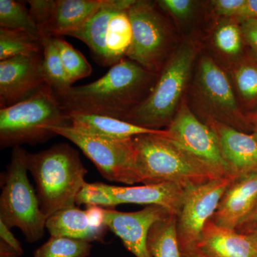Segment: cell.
<instances>
[{"label": "cell", "mask_w": 257, "mask_h": 257, "mask_svg": "<svg viewBox=\"0 0 257 257\" xmlns=\"http://www.w3.org/2000/svg\"><path fill=\"white\" fill-rule=\"evenodd\" d=\"M157 74L124 58L101 78L84 85L72 87L59 96L67 112L87 113L124 120L147 97Z\"/></svg>", "instance_id": "cell-1"}, {"label": "cell", "mask_w": 257, "mask_h": 257, "mask_svg": "<svg viewBox=\"0 0 257 257\" xmlns=\"http://www.w3.org/2000/svg\"><path fill=\"white\" fill-rule=\"evenodd\" d=\"M28 164L47 219L57 211L75 206L77 194L87 183L84 178L87 173L75 149L65 143L53 145L29 153Z\"/></svg>", "instance_id": "cell-2"}, {"label": "cell", "mask_w": 257, "mask_h": 257, "mask_svg": "<svg viewBox=\"0 0 257 257\" xmlns=\"http://www.w3.org/2000/svg\"><path fill=\"white\" fill-rule=\"evenodd\" d=\"M166 134L165 130L162 135L146 134L133 138L138 182H170L189 188L219 178L207 166L164 138Z\"/></svg>", "instance_id": "cell-3"}, {"label": "cell", "mask_w": 257, "mask_h": 257, "mask_svg": "<svg viewBox=\"0 0 257 257\" xmlns=\"http://www.w3.org/2000/svg\"><path fill=\"white\" fill-rule=\"evenodd\" d=\"M67 126H71L68 112L46 84L28 99L0 109V147L45 143L57 136L52 128Z\"/></svg>", "instance_id": "cell-4"}, {"label": "cell", "mask_w": 257, "mask_h": 257, "mask_svg": "<svg viewBox=\"0 0 257 257\" xmlns=\"http://www.w3.org/2000/svg\"><path fill=\"white\" fill-rule=\"evenodd\" d=\"M197 53L192 42L181 44L169 57L146 99L124 121L151 130L168 126L180 106Z\"/></svg>", "instance_id": "cell-5"}, {"label": "cell", "mask_w": 257, "mask_h": 257, "mask_svg": "<svg viewBox=\"0 0 257 257\" xmlns=\"http://www.w3.org/2000/svg\"><path fill=\"white\" fill-rule=\"evenodd\" d=\"M28 154L23 147L13 148L11 162L2 175L0 221L10 229L19 228L25 239L34 243L45 234L47 218L29 180Z\"/></svg>", "instance_id": "cell-6"}, {"label": "cell", "mask_w": 257, "mask_h": 257, "mask_svg": "<svg viewBox=\"0 0 257 257\" xmlns=\"http://www.w3.org/2000/svg\"><path fill=\"white\" fill-rule=\"evenodd\" d=\"M133 40L126 58L154 74L160 73L172 42L168 22L150 1H136L128 8Z\"/></svg>", "instance_id": "cell-7"}, {"label": "cell", "mask_w": 257, "mask_h": 257, "mask_svg": "<svg viewBox=\"0 0 257 257\" xmlns=\"http://www.w3.org/2000/svg\"><path fill=\"white\" fill-rule=\"evenodd\" d=\"M52 130L77 145L107 180L128 185L138 183L133 138L119 140L94 136L80 133L70 126Z\"/></svg>", "instance_id": "cell-8"}, {"label": "cell", "mask_w": 257, "mask_h": 257, "mask_svg": "<svg viewBox=\"0 0 257 257\" xmlns=\"http://www.w3.org/2000/svg\"><path fill=\"white\" fill-rule=\"evenodd\" d=\"M195 91L207 120H215L244 133L253 128L248 116L240 111L227 76L209 56L199 60Z\"/></svg>", "instance_id": "cell-9"}, {"label": "cell", "mask_w": 257, "mask_h": 257, "mask_svg": "<svg viewBox=\"0 0 257 257\" xmlns=\"http://www.w3.org/2000/svg\"><path fill=\"white\" fill-rule=\"evenodd\" d=\"M165 130L167 135L164 138L207 166L218 177L234 178L221 155L215 134L209 125L198 119L186 101L181 103Z\"/></svg>", "instance_id": "cell-10"}, {"label": "cell", "mask_w": 257, "mask_h": 257, "mask_svg": "<svg viewBox=\"0 0 257 257\" xmlns=\"http://www.w3.org/2000/svg\"><path fill=\"white\" fill-rule=\"evenodd\" d=\"M235 178L224 177L189 187L177 216L180 250L195 247L206 223L217 209L221 197Z\"/></svg>", "instance_id": "cell-11"}, {"label": "cell", "mask_w": 257, "mask_h": 257, "mask_svg": "<svg viewBox=\"0 0 257 257\" xmlns=\"http://www.w3.org/2000/svg\"><path fill=\"white\" fill-rule=\"evenodd\" d=\"M106 0H30V13L41 35L69 36L82 26Z\"/></svg>", "instance_id": "cell-12"}, {"label": "cell", "mask_w": 257, "mask_h": 257, "mask_svg": "<svg viewBox=\"0 0 257 257\" xmlns=\"http://www.w3.org/2000/svg\"><path fill=\"white\" fill-rule=\"evenodd\" d=\"M46 84L42 52L0 61L1 109L28 99Z\"/></svg>", "instance_id": "cell-13"}, {"label": "cell", "mask_w": 257, "mask_h": 257, "mask_svg": "<svg viewBox=\"0 0 257 257\" xmlns=\"http://www.w3.org/2000/svg\"><path fill=\"white\" fill-rule=\"evenodd\" d=\"M103 214L106 227L119 237L125 247L136 257H152L147 246L150 230L157 221L172 214L158 205H148L134 212L103 209Z\"/></svg>", "instance_id": "cell-14"}, {"label": "cell", "mask_w": 257, "mask_h": 257, "mask_svg": "<svg viewBox=\"0 0 257 257\" xmlns=\"http://www.w3.org/2000/svg\"><path fill=\"white\" fill-rule=\"evenodd\" d=\"M234 178L257 172V132L246 133L215 120H206Z\"/></svg>", "instance_id": "cell-15"}, {"label": "cell", "mask_w": 257, "mask_h": 257, "mask_svg": "<svg viewBox=\"0 0 257 257\" xmlns=\"http://www.w3.org/2000/svg\"><path fill=\"white\" fill-rule=\"evenodd\" d=\"M96 184L99 188L111 195L118 205H158L175 216L178 215L188 189L181 184L170 182L144 184L138 187H116L100 182Z\"/></svg>", "instance_id": "cell-16"}, {"label": "cell", "mask_w": 257, "mask_h": 257, "mask_svg": "<svg viewBox=\"0 0 257 257\" xmlns=\"http://www.w3.org/2000/svg\"><path fill=\"white\" fill-rule=\"evenodd\" d=\"M257 205V172L234 179L226 188L211 220L214 224L236 230Z\"/></svg>", "instance_id": "cell-17"}, {"label": "cell", "mask_w": 257, "mask_h": 257, "mask_svg": "<svg viewBox=\"0 0 257 257\" xmlns=\"http://www.w3.org/2000/svg\"><path fill=\"white\" fill-rule=\"evenodd\" d=\"M195 247L207 257H257V250L247 234L206 223Z\"/></svg>", "instance_id": "cell-18"}, {"label": "cell", "mask_w": 257, "mask_h": 257, "mask_svg": "<svg viewBox=\"0 0 257 257\" xmlns=\"http://www.w3.org/2000/svg\"><path fill=\"white\" fill-rule=\"evenodd\" d=\"M135 0H106L105 3L81 28L69 36L78 39L90 50L93 59L106 67V35L112 15L117 10L128 9Z\"/></svg>", "instance_id": "cell-19"}, {"label": "cell", "mask_w": 257, "mask_h": 257, "mask_svg": "<svg viewBox=\"0 0 257 257\" xmlns=\"http://www.w3.org/2000/svg\"><path fill=\"white\" fill-rule=\"evenodd\" d=\"M68 114L71 127L80 133L94 136L126 140L146 134L162 135L165 133V130H151L111 116L75 111Z\"/></svg>", "instance_id": "cell-20"}, {"label": "cell", "mask_w": 257, "mask_h": 257, "mask_svg": "<svg viewBox=\"0 0 257 257\" xmlns=\"http://www.w3.org/2000/svg\"><path fill=\"white\" fill-rule=\"evenodd\" d=\"M46 229L51 236H63L90 243L102 241L108 228L96 226L87 210H81L74 206L57 211L47 218Z\"/></svg>", "instance_id": "cell-21"}, {"label": "cell", "mask_w": 257, "mask_h": 257, "mask_svg": "<svg viewBox=\"0 0 257 257\" xmlns=\"http://www.w3.org/2000/svg\"><path fill=\"white\" fill-rule=\"evenodd\" d=\"M128 10H117L109 21L106 35V67L126 58L131 45L133 29Z\"/></svg>", "instance_id": "cell-22"}, {"label": "cell", "mask_w": 257, "mask_h": 257, "mask_svg": "<svg viewBox=\"0 0 257 257\" xmlns=\"http://www.w3.org/2000/svg\"><path fill=\"white\" fill-rule=\"evenodd\" d=\"M147 246L152 257H182L177 232V216L157 221L149 232Z\"/></svg>", "instance_id": "cell-23"}, {"label": "cell", "mask_w": 257, "mask_h": 257, "mask_svg": "<svg viewBox=\"0 0 257 257\" xmlns=\"http://www.w3.org/2000/svg\"><path fill=\"white\" fill-rule=\"evenodd\" d=\"M40 41L42 47V68L45 80L47 85L55 91L59 97L65 94L72 86L64 70L53 37L41 35Z\"/></svg>", "instance_id": "cell-24"}, {"label": "cell", "mask_w": 257, "mask_h": 257, "mask_svg": "<svg viewBox=\"0 0 257 257\" xmlns=\"http://www.w3.org/2000/svg\"><path fill=\"white\" fill-rule=\"evenodd\" d=\"M26 2L0 0V28L28 32L40 38V32Z\"/></svg>", "instance_id": "cell-25"}, {"label": "cell", "mask_w": 257, "mask_h": 257, "mask_svg": "<svg viewBox=\"0 0 257 257\" xmlns=\"http://www.w3.org/2000/svg\"><path fill=\"white\" fill-rule=\"evenodd\" d=\"M41 52L40 38L28 32L0 28V61Z\"/></svg>", "instance_id": "cell-26"}, {"label": "cell", "mask_w": 257, "mask_h": 257, "mask_svg": "<svg viewBox=\"0 0 257 257\" xmlns=\"http://www.w3.org/2000/svg\"><path fill=\"white\" fill-rule=\"evenodd\" d=\"M70 84L85 78L92 72V66L84 56L61 37H53Z\"/></svg>", "instance_id": "cell-27"}, {"label": "cell", "mask_w": 257, "mask_h": 257, "mask_svg": "<svg viewBox=\"0 0 257 257\" xmlns=\"http://www.w3.org/2000/svg\"><path fill=\"white\" fill-rule=\"evenodd\" d=\"M92 245L82 240L51 236L35 252V257H87Z\"/></svg>", "instance_id": "cell-28"}, {"label": "cell", "mask_w": 257, "mask_h": 257, "mask_svg": "<svg viewBox=\"0 0 257 257\" xmlns=\"http://www.w3.org/2000/svg\"><path fill=\"white\" fill-rule=\"evenodd\" d=\"M236 89L246 102L257 101V64L242 61L233 70Z\"/></svg>", "instance_id": "cell-29"}, {"label": "cell", "mask_w": 257, "mask_h": 257, "mask_svg": "<svg viewBox=\"0 0 257 257\" xmlns=\"http://www.w3.org/2000/svg\"><path fill=\"white\" fill-rule=\"evenodd\" d=\"M241 27L234 23L223 24L216 30L214 42L222 53L229 56L239 55L242 47Z\"/></svg>", "instance_id": "cell-30"}, {"label": "cell", "mask_w": 257, "mask_h": 257, "mask_svg": "<svg viewBox=\"0 0 257 257\" xmlns=\"http://www.w3.org/2000/svg\"><path fill=\"white\" fill-rule=\"evenodd\" d=\"M76 204H86L88 207H98L104 209H114L117 203L111 195L99 188L96 183H86L79 191Z\"/></svg>", "instance_id": "cell-31"}, {"label": "cell", "mask_w": 257, "mask_h": 257, "mask_svg": "<svg viewBox=\"0 0 257 257\" xmlns=\"http://www.w3.org/2000/svg\"><path fill=\"white\" fill-rule=\"evenodd\" d=\"M157 3L162 9L181 20L188 19L194 9V3L191 0H162Z\"/></svg>", "instance_id": "cell-32"}, {"label": "cell", "mask_w": 257, "mask_h": 257, "mask_svg": "<svg viewBox=\"0 0 257 257\" xmlns=\"http://www.w3.org/2000/svg\"><path fill=\"white\" fill-rule=\"evenodd\" d=\"M246 0H214L211 6L216 14L226 18H236Z\"/></svg>", "instance_id": "cell-33"}, {"label": "cell", "mask_w": 257, "mask_h": 257, "mask_svg": "<svg viewBox=\"0 0 257 257\" xmlns=\"http://www.w3.org/2000/svg\"><path fill=\"white\" fill-rule=\"evenodd\" d=\"M241 29L243 37L252 48L257 57V19L243 22Z\"/></svg>", "instance_id": "cell-34"}, {"label": "cell", "mask_w": 257, "mask_h": 257, "mask_svg": "<svg viewBox=\"0 0 257 257\" xmlns=\"http://www.w3.org/2000/svg\"><path fill=\"white\" fill-rule=\"evenodd\" d=\"M0 239L10 245L18 253L20 256L23 254V249L21 243L10 231V228L2 221H0Z\"/></svg>", "instance_id": "cell-35"}, {"label": "cell", "mask_w": 257, "mask_h": 257, "mask_svg": "<svg viewBox=\"0 0 257 257\" xmlns=\"http://www.w3.org/2000/svg\"><path fill=\"white\" fill-rule=\"evenodd\" d=\"M234 19L242 23L246 20L257 19V0H246L239 14Z\"/></svg>", "instance_id": "cell-36"}, {"label": "cell", "mask_w": 257, "mask_h": 257, "mask_svg": "<svg viewBox=\"0 0 257 257\" xmlns=\"http://www.w3.org/2000/svg\"><path fill=\"white\" fill-rule=\"evenodd\" d=\"M257 229V205L247 219L236 231L241 234H249Z\"/></svg>", "instance_id": "cell-37"}, {"label": "cell", "mask_w": 257, "mask_h": 257, "mask_svg": "<svg viewBox=\"0 0 257 257\" xmlns=\"http://www.w3.org/2000/svg\"><path fill=\"white\" fill-rule=\"evenodd\" d=\"M18 256H20V255L15 251L14 248L3 240L0 239V257Z\"/></svg>", "instance_id": "cell-38"}, {"label": "cell", "mask_w": 257, "mask_h": 257, "mask_svg": "<svg viewBox=\"0 0 257 257\" xmlns=\"http://www.w3.org/2000/svg\"><path fill=\"white\" fill-rule=\"evenodd\" d=\"M182 257H207L202 254L196 247H190L180 250Z\"/></svg>", "instance_id": "cell-39"}, {"label": "cell", "mask_w": 257, "mask_h": 257, "mask_svg": "<svg viewBox=\"0 0 257 257\" xmlns=\"http://www.w3.org/2000/svg\"><path fill=\"white\" fill-rule=\"evenodd\" d=\"M246 234L248 235V237H249V239L252 241L253 244L254 245L255 248H256L257 250V229L251 231L249 234Z\"/></svg>", "instance_id": "cell-40"}, {"label": "cell", "mask_w": 257, "mask_h": 257, "mask_svg": "<svg viewBox=\"0 0 257 257\" xmlns=\"http://www.w3.org/2000/svg\"><path fill=\"white\" fill-rule=\"evenodd\" d=\"M250 123L252 126L253 132H257V114L251 116H248Z\"/></svg>", "instance_id": "cell-41"}]
</instances>
